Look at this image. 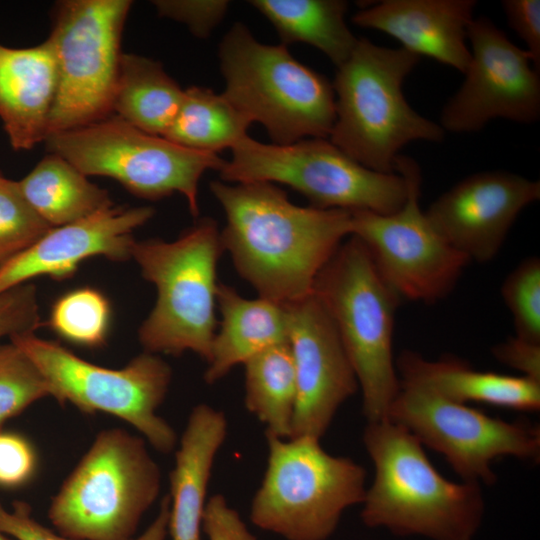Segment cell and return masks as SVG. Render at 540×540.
Instances as JSON below:
<instances>
[{
	"mask_svg": "<svg viewBox=\"0 0 540 540\" xmlns=\"http://www.w3.org/2000/svg\"><path fill=\"white\" fill-rule=\"evenodd\" d=\"M226 224L224 252L258 297L280 305L313 293L315 281L351 235V212L292 203L273 183H210Z\"/></svg>",
	"mask_w": 540,
	"mask_h": 540,
	"instance_id": "1",
	"label": "cell"
},
{
	"mask_svg": "<svg viewBox=\"0 0 540 540\" xmlns=\"http://www.w3.org/2000/svg\"><path fill=\"white\" fill-rule=\"evenodd\" d=\"M363 443L374 466L361 504L367 527L429 540L474 539L484 515L482 485L447 480L422 443L389 419L367 422Z\"/></svg>",
	"mask_w": 540,
	"mask_h": 540,
	"instance_id": "2",
	"label": "cell"
},
{
	"mask_svg": "<svg viewBox=\"0 0 540 540\" xmlns=\"http://www.w3.org/2000/svg\"><path fill=\"white\" fill-rule=\"evenodd\" d=\"M420 57L402 47L388 48L366 38L339 67L332 84L335 121L329 140L359 164L396 173L399 151L413 141L441 142L445 131L417 113L403 83Z\"/></svg>",
	"mask_w": 540,
	"mask_h": 540,
	"instance_id": "3",
	"label": "cell"
},
{
	"mask_svg": "<svg viewBox=\"0 0 540 540\" xmlns=\"http://www.w3.org/2000/svg\"><path fill=\"white\" fill-rule=\"evenodd\" d=\"M224 253L215 220L203 218L174 241L135 240L131 258L156 288V301L138 330L144 351L207 361L217 330V266Z\"/></svg>",
	"mask_w": 540,
	"mask_h": 540,
	"instance_id": "4",
	"label": "cell"
},
{
	"mask_svg": "<svg viewBox=\"0 0 540 540\" xmlns=\"http://www.w3.org/2000/svg\"><path fill=\"white\" fill-rule=\"evenodd\" d=\"M313 293L329 314L352 364L367 422L387 419L400 391L393 357L400 297L382 278L364 243L353 235L323 267Z\"/></svg>",
	"mask_w": 540,
	"mask_h": 540,
	"instance_id": "5",
	"label": "cell"
},
{
	"mask_svg": "<svg viewBox=\"0 0 540 540\" xmlns=\"http://www.w3.org/2000/svg\"><path fill=\"white\" fill-rule=\"evenodd\" d=\"M226 99L251 122L261 123L273 144L329 138L335 94L324 76L295 59L283 44L256 40L235 23L219 45Z\"/></svg>",
	"mask_w": 540,
	"mask_h": 540,
	"instance_id": "6",
	"label": "cell"
},
{
	"mask_svg": "<svg viewBox=\"0 0 540 540\" xmlns=\"http://www.w3.org/2000/svg\"><path fill=\"white\" fill-rule=\"evenodd\" d=\"M160 489L161 470L145 439L105 429L53 496L48 517L75 540H132Z\"/></svg>",
	"mask_w": 540,
	"mask_h": 540,
	"instance_id": "7",
	"label": "cell"
},
{
	"mask_svg": "<svg viewBox=\"0 0 540 540\" xmlns=\"http://www.w3.org/2000/svg\"><path fill=\"white\" fill-rule=\"evenodd\" d=\"M266 469L250 506L259 529L286 540H327L348 508L362 504L366 470L310 436L266 435Z\"/></svg>",
	"mask_w": 540,
	"mask_h": 540,
	"instance_id": "8",
	"label": "cell"
},
{
	"mask_svg": "<svg viewBox=\"0 0 540 540\" xmlns=\"http://www.w3.org/2000/svg\"><path fill=\"white\" fill-rule=\"evenodd\" d=\"M231 150L232 158L219 171L221 181L284 184L315 208L391 214L407 198V182L402 175L371 170L328 138L277 145L247 135Z\"/></svg>",
	"mask_w": 540,
	"mask_h": 540,
	"instance_id": "9",
	"label": "cell"
},
{
	"mask_svg": "<svg viewBox=\"0 0 540 540\" xmlns=\"http://www.w3.org/2000/svg\"><path fill=\"white\" fill-rule=\"evenodd\" d=\"M9 339L38 366L59 404L69 403L86 414L115 416L133 426L160 453L176 449V431L157 413L172 380L170 365L158 354L144 351L124 367L112 369L88 362L34 332Z\"/></svg>",
	"mask_w": 540,
	"mask_h": 540,
	"instance_id": "10",
	"label": "cell"
},
{
	"mask_svg": "<svg viewBox=\"0 0 540 540\" xmlns=\"http://www.w3.org/2000/svg\"><path fill=\"white\" fill-rule=\"evenodd\" d=\"M45 142L49 152L84 175L112 178L139 198L155 201L183 195L194 217L199 214L202 175L220 171L226 161L216 153L188 149L144 132L115 115L52 134Z\"/></svg>",
	"mask_w": 540,
	"mask_h": 540,
	"instance_id": "11",
	"label": "cell"
},
{
	"mask_svg": "<svg viewBox=\"0 0 540 540\" xmlns=\"http://www.w3.org/2000/svg\"><path fill=\"white\" fill-rule=\"evenodd\" d=\"M131 6L129 0H64L55 5L48 39L58 85L48 136L113 115L121 40Z\"/></svg>",
	"mask_w": 540,
	"mask_h": 540,
	"instance_id": "12",
	"label": "cell"
},
{
	"mask_svg": "<svg viewBox=\"0 0 540 540\" xmlns=\"http://www.w3.org/2000/svg\"><path fill=\"white\" fill-rule=\"evenodd\" d=\"M395 172L408 187L396 212H351V235L369 250L382 278L400 297L424 304L446 298L470 262L453 248L420 207L421 170L408 156L398 155Z\"/></svg>",
	"mask_w": 540,
	"mask_h": 540,
	"instance_id": "13",
	"label": "cell"
},
{
	"mask_svg": "<svg viewBox=\"0 0 540 540\" xmlns=\"http://www.w3.org/2000/svg\"><path fill=\"white\" fill-rule=\"evenodd\" d=\"M387 419L441 453L465 482L494 484L497 475L492 464L497 458L536 462L540 457L537 426L491 417L417 386L400 385Z\"/></svg>",
	"mask_w": 540,
	"mask_h": 540,
	"instance_id": "14",
	"label": "cell"
},
{
	"mask_svg": "<svg viewBox=\"0 0 540 540\" xmlns=\"http://www.w3.org/2000/svg\"><path fill=\"white\" fill-rule=\"evenodd\" d=\"M470 62L460 88L443 106L446 132L474 133L493 119L531 124L540 117V77L527 50L512 43L489 18L468 28Z\"/></svg>",
	"mask_w": 540,
	"mask_h": 540,
	"instance_id": "15",
	"label": "cell"
},
{
	"mask_svg": "<svg viewBox=\"0 0 540 540\" xmlns=\"http://www.w3.org/2000/svg\"><path fill=\"white\" fill-rule=\"evenodd\" d=\"M283 306L296 378L291 437L321 439L341 405L359 389L358 381L338 332L315 294Z\"/></svg>",
	"mask_w": 540,
	"mask_h": 540,
	"instance_id": "16",
	"label": "cell"
},
{
	"mask_svg": "<svg viewBox=\"0 0 540 540\" xmlns=\"http://www.w3.org/2000/svg\"><path fill=\"white\" fill-rule=\"evenodd\" d=\"M540 199V182L503 171L471 174L425 211L446 241L468 260L487 263L502 248L519 214Z\"/></svg>",
	"mask_w": 540,
	"mask_h": 540,
	"instance_id": "17",
	"label": "cell"
},
{
	"mask_svg": "<svg viewBox=\"0 0 540 540\" xmlns=\"http://www.w3.org/2000/svg\"><path fill=\"white\" fill-rule=\"evenodd\" d=\"M154 212L149 206L112 204L81 220L50 228L29 248L0 265V294L43 275L69 278L91 257L130 259L133 231L148 222Z\"/></svg>",
	"mask_w": 540,
	"mask_h": 540,
	"instance_id": "18",
	"label": "cell"
},
{
	"mask_svg": "<svg viewBox=\"0 0 540 540\" xmlns=\"http://www.w3.org/2000/svg\"><path fill=\"white\" fill-rule=\"evenodd\" d=\"M474 0H384L357 11L352 22L395 38L402 48L464 73Z\"/></svg>",
	"mask_w": 540,
	"mask_h": 540,
	"instance_id": "19",
	"label": "cell"
},
{
	"mask_svg": "<svg viewBox=\"0 0 540 540\" xmlns=\"http://www.w3.org/2000/svg\"><path fill=\"white\" fill-rule=\"evenodd\" d=\"M57 85L48 38L29 48L0 44V119L14 150H29L47 139Z\"/></svg>",
	"mask_w": 540,
	"mask_h": 540,
	"instance_id": "20",
	"label": "cell"
},
{
	"mask_svg": "<svg viewBox=\"0 0 540 540\" xmlns=\"http://www.w3.org/2000/svg\"><path fill=\"white\" fill-rule=\"evenodd\" d=\"M227 430L223 411L205 403L191 410L169 475L168 534L172 540H203L208 484Z\"/></svg>",
	"mask_w": 540,
	"mask_h": 540,
	"instance_id": "21",
	"label": "cell"
},
{
	"mask_svg": "<svg viewBox=\"0 0 540 540\" xmlns=\"http://www.w3.org/2000/svg\"><path fill=\"white\" fill-rule=\"evenodd\" d=\"M400 385L424 388L452 402L486 403L520 411L540 408V382L475 370L456 357L428 360L412 350H404L395 360Z\"/></svg>",
	"mask_w": 540,
	"mask_h": 540,
	"instance_id": "22",
	"label": "cell"
},
{
	"mask_svg": "<svg viewBox=\"0 0 540 540\" xmlns=\"http://www.w3.org/2000/svg\"><path fill=\"white\" fill-rule=\"evenodd\" d=\"M217 309L221 315L203 378L215 384L234 367L256 354L288 342L287 312L283 305L257 297L245 298L219 282Z\"/></svg>",
	"mask_w": 540,
	"mask_h": 540,
	"instance_id": "23",
	"label": "cell"
},
{
	"mask_svg": "<svg viewBox=\"0 0 540 540\" xmlns=\"http://www.w3.org/2000/svg\"><path fill=\"white\" fill-rule=\"evenodd\" d=\"M18 185L27 202L51 228L81 220L113 204L107 190L51 152Z\"/></svg>",
	"mask_w": 540,
	"mask_h": 540,
	"instance_id": "24",
	"label": "cell"
},
{
	"mask_svg": "<svg viewBox=\"0 0 540 540\" xmlns=\"http://www.w3.org/2000/svg\"><path fill=\"white\" fill-rule=\"evenodd\" d=\"M183 93L160 62L123 53L113 115L144 132L164 137L179 110Z\"/></svg>",
	"mask_w": 540,
	"mask_h": 540,
	"instance_id": "25",
	"label": "cell"
},
{
	"mask_svg": "<svg viewBox=\"0 0 540 540\" xmlns=\"http://www.w3.org/2000/svg\"><path fill=\"white\" fill-rule=\"evenodd\" d=\"M249 3L269 20L283 45L296 42L311 45L336 67L349 58L358 42L345 21L346 1L252 0Z\"/></svg>",
	"mask_w": 540,
	"mask_h": 540,
	"instance_id": "26",
	"label": "cell"
},
{
	"mask_svg": "<svg viewBox=\"0 0 540 540\" xmlns=\"http://www.w3.org/2000/svg\"><path fill=\"white\" fill-rule=\"evenodd\" d=\"M245 408L265 434L290 438L296 408V378L288 342L270 347L244 364Z\"/></svg>",
	"mask_w": 540,
	"mask_h": 540,
	"instance_id": "27",
	"label": "cell"
},
{
	"mask_svg": "<svg viewBox=\"0 0 540 540\" xmlns=\"http://www.w3.org/2000/svg\"><path fill=\"white\" fill-rule=\"evenodd\" d=\"M251 123L222 93L191 86L184 90L179 110L164 137L188 149L217 154L232 149L247 136Z\"/></svg>",
	"mask_w": 540,
	"mask_h": 540,
	"instance_id": "28",
	"label": "cell"
},
{
	"mask_svg": "<svg viewBox=\"0 0 540 540\" xmlns=\"http://www.w3.org/2000/svg\"><path fill=\"white\" fill-rule=\"evenodd\" d=\"M111 306L106 296L92 287H81L61 295L52 305L49 326L72 344L97 348L108 337Z\"/></svg>",
	"mask_w": 540,
	"mask_h": 540,
	"instance_id": "29",
	"label": "cell"
},
{
	"mask_svg": "<svg viewBox=\"0 0 540 540\" xmlns=\"http://www.w3.org/2000/svg\"><path fill=\"white\" fill-rule=\"evenodd\" d=\"M51 396L45 376L12 342L0 343V430L34 402Z\"/></svg>",
	"mask_w": 540,
	"mask_h": 540,
	"instance_id": "30",
	"label": "cell"
},
{
	"mask_svg": "<svg viewBox=\"0 0 540 540\" xmlns=\"http://www.w3.org/2000/svg\"><path fill=\"white\" fill-rule=\"evenodd\" d=\"M51 227L23 196L18 181L0 176V265L23 252Z\"/></svg>",
	"mask_w": 540,
	"mask_h": 540,
	"instance_id": "31",
	"label": "cell"
},
{
	"mask_svg": "<svg viewBox=\"0 0 540 540\" xmlns=\"http://www.w3.org/2000/svg\"><path fill=\"white\" fill-rule=\"evenodd\" d=\"M501 296L513 318L515 336L540 343V259L521 261L504 279Z\"/></svg>",
	"mask_w": 540,
	"mask_h": 540,
	"instance_id": "32",
	"label": "cell"
},
{
	"mask_svg": "<svg viewBox=\"0 0 540 540\" xmlns=\"http://www.w3.org/2000/svg\"><path fill=\"white\" fill-rule=\"evenodd\" d=\"M40 324L35 285L27 282L0 294V340L16 334L33 333Z\"/></svg>",
	"mask_w": 540,
	"mask_h": 540,
	"instance_id": "33",
	"label": "cell"
},
{
	"mask_svg": "<svg viewBox=\"0 0 540 540\" xmlns=\"http://www.w3.org/2000/svg\"><path fill=\"white\" fill-rule=\"evenodd\" d=\"M152 3L160 16L184 23L200 38L210 35L229 6V2L224 0H156Z\"/></svg>",
	"mask_w": 540,
	"mask_h": 540,
	"instance_id": "34",
	"label": "cell"
},
{
	"mask_svg": "<svg viewBox=\"0 0 540 540\" xmlns=\"http://www.w3.org/2000/svg\"><path fill=\"white\" fill-rule=\"evenodd\" d=\"M37 455L23 435L0 430V487L17 488L35 474Z\"/></svg>",
	"mask_w": 540,
	"mask_h": 540,
	"instance_id": "35",
	"label": "cell"
},
{
	"mask_svg": "<svg viewBox=\"0 0 540 540\" xmlns=\"http://www.w3.org/2000/svg\"><path fill=\"white\" fill-rule=\"evenodd\" d=\"M202 530L208 540H257L222 494L208 498Z\"/></svg>",
	"mask_w": 540,
	"mask_h": 540,
	"instance_id": "36",
	"label": "cell"
},
{
	"mask_svg": "<svg viewBox=\"0 0 540 540\" xmlns=\"http://www.w3.org/2000/svg\"><path fill=\"white\" fill-rule=\"evenodd\" d=\"M509 26L527 46L534 67L540 70V1L504 0L501 2Z\"/></svg>",
	"mask_w": 540,
	"mask_h": 540,
	"instance_id": "37",
	"label": "cell"
},
{
	"mask_svg": "<svg viewBox=\"0 0 540 540\" xmlns=\"http://www.w3.org/2000/svg\"><path fill=\"white\" fill-rule=\"evenodd\" d=\"M0 532L16 540H75L39 523L32 516L30 505L22 500H15L11 510L0 501Z\"/></svg>",
	"mask_w": 540,
	"mask_h": 540,
	"instance_id": "38",
	"label": "cell"
},
{
	"mask_svg": "<svg viewBox=\"0 0 540 540\" xmlns=\"http://www.w3.org/2000/svg\"><path fill=\"white\" fill-rule=\"evenodd\" d=\"M496 360L515 369L521 376L540 382V343L512 336L493 346Z\"/></svg>",
	"mask_w": 540,
	"mask_h": 540,
	"instance_id": "39",
	"label": "cell"
},
{
	"mask_svg": "<svg viewBox=\"0 0 540 540\" xmlns=\"http://www.w3.org/2000/svg\"><path fill=\"white\" fill-rule=\"evenodd\" d=\"M169 495H165L158 508V512L144 532L132 540H165L168 535Z\"/></svg>",
	"mask_w": 540,
	"mask_h": 540,
	"instance_id": "40",
	"label": "cell"
},
{
	"mask_svg": "<svg viewBox=\"0 0 540 540\" xmlns=\"http://www.w3.org/2000/svg\"><path fill=\"white\" fill-rule=\"evenodd\" d=\"M0 540H9L6 535L0 532Z\"/></svg>",
	"mask_w": 540,
	"mask_h": 540,
	"instance_id": "41",
	"label": "cell"
},
{
	"mask_svg": "<svg viewBox=\"0 0 540 540\" xmlns=\"http://www.w3.org/2000/svg\"><path fill=\"white\" fill-rule=\"evenodd\" d=\"M1 175H2V174H1V172H0V176H1Z\"/></svg>",
	"mask_w": 540,
	"mask_h": 540,
	"instance_id": "42",
	"label": "cell"
}]
</instances>
